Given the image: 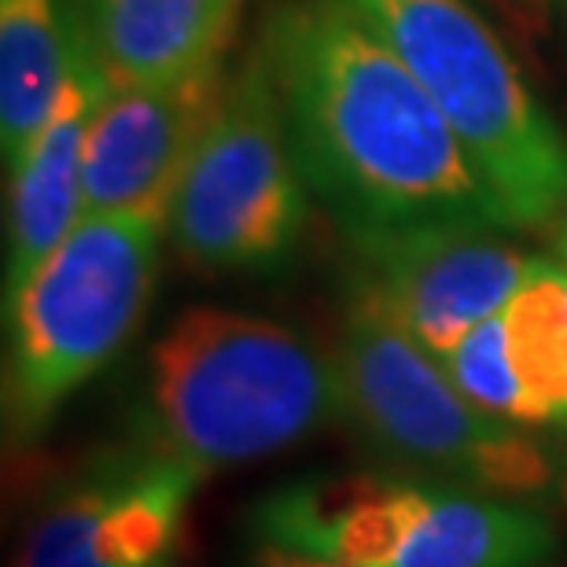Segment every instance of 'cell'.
<instances>
[{
	"label": "cell",
	"mask_w": 567,
	"mask_h": 567,
	"mask_svg": "<svg viewBox=\"0 0 567 567\" xmlns=\"http://www.w3.org/2000/svg\"><path fill=\"white\" fill-rule=\"evenodd\" d=\"M266 55L302 181L350 240L439 218L505 225L442 111L347 0L288 4L269 22Z\"/></svg>",
	"instance_id": "6da1fadb"
},
{
	"label": "cell",
	"mask_w": 567,
	"mask_h": 567,
	"mask_svg": "<svg viewBox=\"0 0 567 567\" xmlns=\"http://www.w3.org/2000/svg\"><path fill=\"white\" fill-rule=\"evenodd\" d=\"M332 421V358L269 317L196 306L152 347L137 439L210 475L277 457Z\"/></svg>",
	"instance_id": "7a4b0ae2"
},
{
	"label": "cell",
	"mask_w": 567,
	"mask_h": 567,
	"mask_svg": "<svg viewBox=\"0 0 567 567\" xmlns=\"http://www.w3.org/2000/svg\"><path fill=\"white\" fill-rule=\"evenodd\" d=\"M328 358L339 424L394 472L516 502H535L560 483L557 461L527 427L494 421L464 399L442 358L405 328L369 274L347 295Z\"/></svg>",
	"instance_id": "3957f363"
},
{
	"label": "cell",
	"mask_w": 567,
	"mask_h": 567,
	"mask_svg": "<svg viewBox=\"0 0 567 567\" xmlns=\"http://www.w3.org/2000/svg\"><path fill=\"white\" fill-rule=\"evenodd\" d=\"M251 538L350 567H553L560 527L535 502L410 472H317L251 505Z\"/></svg>",
	"instance_id": "277c9868"
},
{
	"label": "cell",
	"mask_w": 567,
	"mask_h": 567,
	"mask_svg": "<svg viewBox=\"0 0 567 567\" xmlns=\"http://www.w3.org/2000/svg\"><path fill=\"white\" fill-rule=\"evenodd\" d=\"M410 66L508 229L567 218V137L468 0H347Z\"/></svg>",
	"instance_id": "5b68a950"
},
{
	"label": "cell",
	"mask_w": 567,
	"mask_h": 567,
	"mask_svg": "<svg viewBox=\"0 0 567 567\" xmlns=\"http://www.w3.org/2000/svg\"><path fill=\"white\" fill-rule=\"evenodd\" d=\"M152 218H82L4 306V439L30 450L55 416L144 321L155 288L158 236Z\"/></svg>",
	"instance_id": "8992f818"
},
{
	"label": "cell",
	"mask_w": 567,
	"mask_h": 567,
	"mask_svg": "<svg viewBox=\"0 0 567 567\" xmlns=\"http://www.w3.org/2000/svg\"><path fill=\"white\" fill-rule=\"evenodd\" d=\"M306 181L266 49L225 85L221 111L181 181L166 233L207 274L274 269L306 225Z\"/></svg>",
	"instance_id": "52a82bcc"
},
{
	"label": "cell",
	"mask_w": 567,
	"mask_h": 567,
	"mask_svg": "<svg viewBox=\"0 0 567 567\" xmlns=\"http://www.w3.org/2000/svg\"><path fill=\"white\" fill-rule=\"evenodd\" d=\"M203 480L141 439L100 450L49 494L11 567H166Z\"/></svg>",
	"instance_id": "ba28073f"
},
{
	"label": "cell",
	"mask_w": 567,
	"mask_h": 567,
	"mask_svg": "<svg viewBox=\"0 0 567 567\" xmlns=\"http://www.w3.org/2000/svg\"><path fill=\"white\" fill-rule=\"evenodd\" d=\"M486 218H439L358 236L365 274L435 358L505 310L538 258Z\"/></svg>",
	"instance_id": "9c48e42d"
},
{
	"label": "cell",
	"mask_w": 567,
	"mask_h": 567,
	"mask_svg": "<svg viewBox=\"0 0 567 567\" xmlns=\"http://www.w3.org/2000/svg\"><path fill=\"white\" fill-rule=\"evenodd\" d=\"M225 100L221 66L181 82L107 85L85 141V218H169Z\"/></svg>",
	"instance_id": "30bf717a"
},
{
	"label": "cell",
	"mask_w": 567,
	"mask_h": 567,
	"mask_svg": "<svg viewBox=\"0 0 567 567\" xmlns=\"http://www.w3.org/2000/svg\"><path fill=\"white\" fill-rule=\"evenodd\" d=\"M107 85L89 16L85 8H74L71 63H66L60 100L38 144L30 147L27 163L11 174L4 306L16 302V295L27 288L44 258L85 218V141Z\"/></svg>",
	"instance_id": "8fae6325"
},
{
	"label": "cell",
	"mask_w": 567,
	"mask_h": 567,
	"mask_svg": "<svg viewBox=\"0 0 567 567\" xmlns=\"http://www.w3.org/2000/svg\"><path fill=\"white\" fill-rule=\"evenodd\" d=\"M85 16L107 82L152 85L221 66L244 0H89Z\"/></svg>",
	"instance_id": "7c38bea8"
},
{
	"label": "cell",
	"mask_w": 567,
	"mask_h": 567,
	"mask_svg": "<svg viewBox=\"0 0 567 567\" xmlns=\"http://www.w3.org/2000/svg\"><path fill=\"white\" fill-rule=\"evenodd\" d=\"M74 4L0 0V147L8 177L49 126L71 63Z\"/></svg>",
	"instance_id": "4fadbf2b"
},
{
	"label": "cell",
	"mask_w": 567,
	"mask_h": 567,
	"mask_svg": "<svg viewBox=\"0 0 567 567\" xmlns=\"http://www.w3.org/2000/svg\"><path fill=\"white\" fill-rule=\"evenodd\" d=\"M502 347L538 424L567 416V274L553 258H538L513 299L505 302Z\"/></svg>",
	"instance_id": "5bb4252c"
},
{
	"label": "cell",
	"mask_w": 567,
	"mask_h": 567,
	"mask_svg": "<svg viewBox=\"0 0 567 567\" xmlns=\"http://www.w3.org/2000/svg\"><path fill=\"white\" fill-rule=\"evenodd\" d=\"M450 380L457 383V391L468 399L475 410H483L486 416L513 427H535L530 405L519 391V383L508 369L505 347H502V317H491L480 328H472L461 339L457 350H450L442 358Z\"/></svg>",
	"instance_id": "9a60e30c"
},
{
	"label": "cell",
	"mask_w": 567,
	"mask_h": 567,
	"mask_svg": "<svg viewBox=\"0 0 567 567\" xmlns=\"http://www.w3.org/2000/svg\"><path fill=\"white\" fill-rule=\"evenodd\" d=\"M240 567H350V564L321 560V557H310V553H295V549L274 546V542L251 538V549L244 553Z\"/></svg>",
	"instance_id": "2e32d148"
},
{
	"label": "cell",
	"mask_w": 567,
	"mask_h": 567,
	"mask_svg": "<svg viewBox=\"0 0 567 567\" xmlns=\"http://www.w3.org/2000/svg\"><path fill=\"white\" fill-rule=\"evenodd\" d=\"M491 4L502 8L508 19L519 22V27L542 30L549 22V4H553V0H491Z\"/></svg>",
	"instance_id": "e0dca14e"
},
{
	"label": "cell",
	"mask_w": 567,
	"mask_h": 567,
	"mask_svg": "<svg viewBox=\"0 0 567 567\" xmlns=\"http://www.w3.org/2000/svg\"><path fill=\"white\" fill-rule=\"evenodd\" d=\"M557 262H567V218L557 225Z\"/></svg>",
	"instance_id": "ac0fdd59"
},
{
	"label": "cell",
	"mask_w": 567,
	"mask_h": 567,
	"mask_svg": "<svg viewBox=\"0 0 567 567\" xmlns=\"http://www.w3.org/2000/svg\"><path fill=\"white\" fill-rule=\"evenodd\" d=\"M560 266H564V274H567V262H560Z\"/></svg>",
	"instance_id": "d6986e66"
},
{
	"label": "cell",
	"mask_w": 567,
	"mask_h": 567,
	"mask_svg": "<svg viewBox=\"0 0 567 567\" xmlns=\"http://www.w3.org/2000/svg\"><path fill=\"white\" fill-rule=\"evenodd\" d=\"M560 424H564V427H567V416H564V421H560Z\"/></svg>",
	"instance_id": "ffe728a7"
}]
</instances>
